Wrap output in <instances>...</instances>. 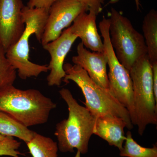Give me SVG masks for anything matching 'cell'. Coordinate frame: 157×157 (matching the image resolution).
<instances>
[{
  "label": "cell",
  "mask_w": 157,
  "mask_h": 157,
  "mask_svg": "<svg viewBox=\"0 0 157 157\" xmlns=\"http://www.w3.org/2000/svg\"><path fill=\"white\" fill-rule=\"evenodd\" d=\"M6 136H3L2 135H0V141H2L6 138Z\"/></svg>",
  "instance_id": "cell-24"
},
{
  "label": "cell",
  "mask_w": 157,
  "mask_h": 157,
  "mask_svg": "<svg viewBox=\"0 0 157 157\" xmlns=\"http://www.w3.org/2000/svg\"><path fill=\"white\" fill-rule=\"evenodd\" d=\"M17 70L9 62L6 52L0 45V89L14 84L17 77Z\"/></svg>",
  "instance_id": "cell-18"
},
{
  "label": "cell",
  "mask_w": 157,
  "mask_h": 157,
  "mask_svg": "<svg viewBox=\"0 0 157 157\" xmlns=\"http://www.w3.org/2000/svg\"><path fill=\"white\" fill-rule=\"evenodd\" d=\"M86 6L76 0H57L51 6L41 43L42 46L59 38L63 30L81 13L87 12Z\"/></svg>",
  "instance_id": "cell-8"
},
{
  "label": "cell",
  "mask_w": 157,
  "mask_h": 157,
  "mask_svg": "<svg viewBox=\"0 0 157 157\" xmlns=\"http://www.w3.org/2000/svg\"><path fill=\"white\" fill-rule=\"evenodd\" d=\"M35 133L18 123L7 113L0 111V135L17 137L26 143L32 140Z\"/></svg>",
  "instance_id": "cell-15"
},
{
  "label": "cell",
  "mask_w": 157,
  "mask_h": 157,
  "mask_svg": "<svg viewBox=\"0 0 157 157\" xmlns=\"http://www.w3.org/2000/svg\"><path fill=\"white\" fill-rule=\"evenodd\" d=\"M99 28L103 38L104 52L109 67L108 75L109 90L116 99L125 107L130 113L132 124L135 125L132 82L130 73L118 60L109 39V20L104 16Z\"/></svg>",
  "instance_id": "cell-7"
},
{
  "label": "cell",
  "mask_w": 157,
  "mask_h": 157,
  "mask_svg": "<svg viewBox=\"0 0 157 157\" xmlns=\"http://www.w3.org/2000/svg\"><path fill=\"white\" fill-rule=\"evenodd\" d=\"M72 62L86 71L90 78L101 87L109 90L107 73V57L104 52H91L82 42L77 46V55Z\"/></svg>",
  "instance_id": "cell-11"
},
{
  "label": "cell",
  "mask_w": 157,
  "mask_h": 157,
  "mask_svg": "<svg viewBox=\"0 0 157 157\" xmlns=\"http://www.w3.org/2000/svg\"><path fill=\"white\" fill-rule=\"evenodd\" d=\"M77 38L69 27L63 32L58 39L43 45V48L51 56L48 65L50 73L46 78L49 86H59L61 84L66 76L63 69L65 59Z\"/></svg>",
  "instance_id": "cell-10"
},
{
  "label": "cell",
  "mask_w": 157,
  "mask_h": 157,
  "mask_svg": "<svg viewBox=\"0 0 157 157\" xmlns=\"http://www.w3.org/2000/svg\"><path fill=\"white\" fill-rule=\"evenodd\" d=\"M63 69L66 76L63 81L68 84L72 80L81 89L85 98V107L94 116L117 117L125 122L128 130L133 128L128 111L116 99L110 90L97 84L79 66L66 63L64 64Z\"/></svg>",
  "instance_id": "cell-4"
},
{
  "label": "cell",
  "mask_w": 157,
  "mask_h": 157,
  "mask_svg": "<svg viewBox=\"0 0 157 157\" xmlns=\"http://www.w3.org/2000/svg\"><path fill=\"white\" fill-rule=\"evenodd\" d=\"M23 21L25 28L18 41L6 52V56L21 79L37 77L48 71V65L37 64L29 59L30 37L34 34L41 43L48 15V10L42 8H30L25 6L22 9Z\"/></svg>",
  "instance_id": "cell-3"
},
{
  "label": "cell",
  "mask_w": 157,
  "mask_h": 157,
  "mask_svg": "<svg viewBox=\"0 0 157 157\" xmlns=\"http://www.w3.org/2000/svg\"><path fill=\"white\" fill-rule=\"evenodd\" d=\"M56 107L39 90H20L13 85L0 89V111L27 128L47 123Z\"/></svg>",
  "instance_id": "cell-1"
},
{
  "label": "cell",
  "mask_w": 157,
  "mask_h": 157,
  "mask_svg": "<svg viewBox=\"0 0 157 157\" xmlns=\"http://www.w3.org/2000/svg\"><path fill=\"white\" fill-rule=\"evenodd\" d=\"M125 128H127V124L121 118L112 115L99 117H96L93 134L121 151L126 138Z\"/></svg>",
  "instance_id": "cell-13"
},
{
  "label": "cell",
  "mask_w": 157,
  "mask_h": 157,
  "mask_svg": "<svg viewBox=\"0 0 157 157\" xmlns=\"http://www.w3.org/2000/svg\"><path fill=\"white\" fill-rule=\"evenodd\" d=\"M26 144L33 157H59L58 144L50 137L35 132L32 140Z\"/></svg>",
  "instance_id": "cell-16"
},
{
  "label": "cell",
  "mask_w": 157,
  "mask_h": 157,
  "mask_svg": "<svg viewBox=\"0 0 157 157\" xmlns=\"http://www.w3.org/2000/svg\"><path fill=\"white\" fill-rule=\"evenodd\" d=\"M57 0H29L27 6L30 8H42L49 10L51 6Z\"/></svg>",
  "instance_id": "cell-21"
},
{
  "label": "cell",
  "mask_w": 157,
  "mask_h": 157,
  "mask_svg": "<svg viewBox=\"0 0 157 157\" xmlns=\"http://www.w3.org/2000/svg\"><path fill=\"white\" fill-rule=\"evenodd\" d=\"M133 86L135 125L142 136L147 125L157 124L151 65L147 55L138 59L129 71Z\"/></svg>",
  "instance_id": "cell-5"
},
{
  "label": "cell",
  "mask_w": 157,
  "mask_h": 157,
  "mask_svg": "<svg viewBox=\"0 0 157 157\" xmlns=\"http://www.w3.org/2000/svg\"><path fill=\"white\" fill-rule=\"evenodd\" d=\"M22 0H0V45L6 52L14 45L25 29Z\"/></svg>",
  "instance_id": "cell-9"
},
{
  "label": "cell",
  "mask_w": 157,
  "mask_h": 157,
  "mask_svg": "<svg viewBox=\"0 0 157 157\" xmlns=\"http://www.w3.org/2000/svg\"><path fill=\"white\" fill-rule=\"evenodd\" d=\"M84 12L78 15L70 27L72 33L80 38L81 42L93 52H104L103 40L97 27V14L92 11Z\"/></svg>",
  "instance_id": "cell-12"
},
{
  "label": "cell",
  "mask_w": 157,
  "mask_h": 157,
  "mask_svg": "<svg viewBox=\"0 0 157 157\" xmlns=\"http://www.w3.org/2000/svg\"><path fill=\"white\" fill-rule=\"evenodd\" d=\"M87 7L88 11H92L98 15L103 10L104 0H76Z\"/></svg>",
  "instance_id": "cell-20"
},
{
  "label": "cell",
  "mask_w": 157,
  "mask_h": 157,
  "mask_svg": "<svg viewBox=\"0 0 157 157\" xmlns=\"http://www.w3.org/2000/svg\"><path fill=\"white\" fill-rule=\"evenodd\" d=\"M108 15L110 43L118 59L129 72L138 59L147 55L143 35L114 8H111Z\"/></svg>",
  "instance_id": "cell-6"
},
{
  "label": "cell",
  "mask_w": 157,
  "mask_h": 157,
  "mask_svg": "<svg viewBox=\"0 0 157 157\" xmlns=\"http://www.w3.org/2000/svg\"><path fill=\"white\" fill-rule=\"evenodd\" d=\"M152 74L153 83L154 93L155 101L157 102V62L151 64Z\"/></svg>",
  "instance_id": "cell-22"
},
{
  "label": "cell",
  "mask_w": 157,
  "mask_h": 157,
  "mask_svg": "<svg viewBox=\"0 0 157 157\" xmlns=\"http://www.w3.org/2000/svg\"><path fill=\"white\" fill-rule=\"evenodd\" d=\"M21 144L14 137L6 136L4 140L0 141V156L20 157V155L22 154L18 150Z\"/></svg>",
  "instance_id": "cell-19"
},
{
  "label": "cell",
  "mask_w": 157,
  "mask_h": 157,
  "mask_svg": "<svg viewBox=\"0 0 157 157\" xmlns=\"http://www.w3.org/2000/svg\"><path fill=\"white\" fill-rule=\"evenodd\" d=\"M60 95L67 105V118L56 124L54 135L58 146L62 152H74L85 154L88 150L89 142L93 135L96 117L86 107L79 105L70 90L62 88Z\"/></svg>",
  "instance_id": "cell-2"
},
{
  "label": "cell",
  "mask_w": 157,
  "mask_h": 157,
  "mask_svg": "<svg viewBox=\"0 0 157 157\" xmlns=\"http://www.w3.org/2000/svg\"><path fill=\"white\" fill-rule=\"evenodd\" d=\"M119 0H109V3L111 4H114L118 2ZM135 4H136V8L137 11L140 10V4L139 0H135Z\"/></svg>",
  "instance_id": "cell-23"
},
{
  "label": "cell",
  "mask_w": 157,
  "mask_h": 157,
  "mask_svg": "<svg viewBox=\"0 0 157 157\" xmlns=\"http://www.w3.org/2000/svg\"><path fill=\"white\" fill-rule=\"evenodd\" d=\"M143 37L150 63L157 62V11L152 9L144 18Z\"/></svg>",
  "instance_id": "cell-14"
},
{
  "label": "cell",
  "mask_w": 157,
  "mask_h": 157,
  "mask_svg": "<svg viewBox=\"0 0 157 157\" xmlns=\"http://www.w3.org/2000/svg\"><path fill=\"white\" fill-rule=\"evenodd\" d=\"M124 145L120 151V155L126 157H157V147L151 148L141 146L133 139L132 133L128 131L126 133Z\"/></svg>",
  "instance_id": "cell-17"
}]
</instances>
